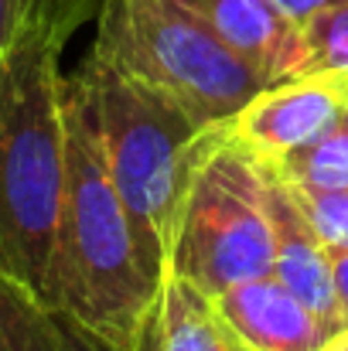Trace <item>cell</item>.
Instances as JSON below:
<instances>
[{"instance_id":"cell-1","label":"cell","mask_w":348,"mask_h":351,"mask_svg":"<svg viewBox=\"0 0 348 351\" xmlns=\"http://www.w3.org/2000/svg\"><path fill=\"white\" fill-rule=\"evenodd\" d=\"M157 297L116 191L82 75H65V188L45 300L110 351H130Z\"/></svg>"},{"instance_id":"cell-2","label":"cell","mask_w":348,"mask_h":351,"mask_svg":"<svg viewBox=\"0 0 348 351\" xmlns=\"http://www.w3.org/2000/svg\"><path fill=\"white\" fill-rule=\"evenodd\" d=\"M86 21L34 10L0 55V269L45 297L65 188L62 51Z\"/></svg>"},{"instance_id":"cell-3","label":"cell","mask_w":348,"mask_h":351,"mask_svg":"<svg viewBox=\"0 0 348 351\" xmlns=\"http://www.w3.org/2000/svg\"><path fill=\"white\" fill-rule=\"evenodd\" d=\"M76 72L89 89L103 157L126 205L140 263L161 283L202 126L164 89L110 65L93 48Z\"/></svg>"},{"instance_id":"cell-4","label":"cell","mask_w":348,"mask_h":351,"mask_svg":"<svg viewBox=\"0 0 348 351\" xmlns=\"http://www.w3.org/2000/svg\"><path fill=\"white\" fill-rule=\"evenodd\" d=\"M89 48L164 89L202 130L229 119L270 86L185 0H103Z\"/></svg>"},{"instance_id":"cell-5","label":"cell","mask_w":348,"mask_h":351,"mask_svg":"<svg viewBox=\"0 0 348 351\" xmlns=\"http://www.w3.org/2000/svg\"><path fill=\"white\" fill-rule=\"evenodd\" d=\"M167 269L188 276L212 297L242 280L273 273L263 164L219 126L198 136Z\"/></svg>"},{"instance_id":"cell-6","label":"cell","mask_w":348,"mask_h":351,"mask_svg":"<svg viewBox=\"0 0 348 351\" xmlns=\"http://www.w3.org/2000/svg\"><path fill=\"white\" fill-rule=\"evenodd\" d=\"M342 106L345 96L335 75H297L270 82L242 110L216 126L259 164H277L321 133Z\"/></svg>"},{"instance_id":"cell-7","label":"cell","mask_w":348,"mask_h":351,"mask_svg":"<svg viewBox=\"0 0 348 351\" xmlns=\"http://www.w3.org/2000/svg\"><path fill=\"white\" fill-rule=\"evenodd\" d=\"M216 304L249 351H321L338 331L273 273L216 293Z\"/></svg>"},{"instance_id":"cell-8","label":"cell","mask_w":348,"mask_h":351,"mask_svg":"<svg viewBox=\"0 0 348 351\" xmlns=\"http://www.w3.org/2000/svg\"><path fill=\"white\" fill-rule=\"evenodd\" d=\"M263 208L273 232V276L283 280L311 311L345 328L335 297L332 252L321 242V235L314 232L311 219L304 215L294 188L266 164H263Z\"/></svg>"},{"instance_id":"cell-9","label":"cell","mask_w":348,"mask_h":351,"mask_svg":"<svg viewBox=\"0 0 348 351\" xmlns=\"http://www.w3.org/2000/svg\"><path fill=\"white\" fill-rule=\"evenodd\" d=\"M185 3L266 82L304 75L308 69L304 31L273 0H185Z\"/></svg>"},{"instance_id":"cell-10","label":"cell","mask_w":348,"mask_h":351,"mask_svg":"<svg viewBox=\"0 0 348 351\" xmlns=\"http://www.w3.org/2000/svg\"><path fill=\"white\" fill-rule=\"evenodd\" d=\"M130 351H249L222 317L216 297L188 276L164 269L154 307Z\"/></svg>"},{"instance_id":"cell-11","label":"cell","mask_w":348,"mask_h":351,"mask_svg":"<svg viewBox=\"0 0 348 351\" xmlns=\"http://www.w3.org/2000/svg\"><path fill=\"white\" fill-rule=\"evenodd\" d=\"M0 351H110L45 297L0 269Z\"/></svg>"},{"instance_id":"cell-12","label":"cell","mask_w":348,"mask_h":351,"mask_svg":"<svg viewBox=\"0 0 348 351\" xmlns=\"http://www.w3.org/2000/svg\"><path fill=\"white\" fill-rule=\"evenodd\" d=\"M266 167H273L287 184L348 188V103L321 133H314L308 143H301L283 160Z\"/></svg>"},{"instance_id":"cell-13","label":"cell","mask_w":348,"mask_h":351,"mask_svg":"<svg viewBox=\"0 0 348 351\" xmlns=\"http://www.w3.org/2000/svg\"><path fill=\"white\" fill-rule=\"evenodd\" d=\"M308 69L304 75H342L348 72V0H332L304 24Z\"/></svg>"},{"instance_id":"cell-14","label":"cell","mask_w":348,"mask_h":351,"mask_svg":"<svg viewBox=\"0 0 348 351\" xmlns=\"http://www.w3.org/2000/svg\"><path fill=\"white\" fill-rule=\"evenodd\" d=\"M314 232L328 245V252L348 249V188H304L290 184Z\"/></svg>"},{"instance_id":"cell-15","label":"cell","mask_w":348,"mask_h":351,"mask_svg":"<svg viewBox=\"0 0 348 351\" xmlns=\"http://www.w3.org/2000/svg\"><path fill=\"white\" fill-rule=\"evenodd\" d=\"M103 7V0H0V55L10 45L14 31L21 27V21L34 10H62V14H76L82 21L96 17Z\"/></svg>"},{"instance_id":"cell-16","label":"cell","mask_w":348,"mask_h":351,"mask_svg":"<svg viewBox=\"0 0 348 351\" xmlns=\"http://www.w3.org/2000/svg\"><path fill=\"white\" fill-rule=\"evenodd\" d=\"M332 273H335V297H338V314L348 328V249L332 252Z\"/></svg>"},{"instance_id":"cell-17","label":"cell","mask_w":348,"mask_h":351,"mask_svg":"<svg viewBox=\"0 0 348 351\" xmlns=\"http://www.w3.org/2000/svg\"><path fill=\"white\" fill-rule=\"evenodd\" d=\"M290 21H297V24H304L311 14H318L325 3H332V0H273Z\"/></svg>"},{"instance_id":"cell-18","label":"cell","mask_w":348,"mask_h":351,"mask_svg":"<svg viewBox=\"0 0 348 351\" xmlns=\"http://www.w3.org/2000/svg\"><path fill=\"white\" fill-rule=\"evenodd\" d=\"M321 351H348V328L345 331H338V335H335V338H332Z\"/></svg>"},{"instance_id":"cell-19","label":"cell","mask_w":348,"mask_h":351,"mask_svg":"<svg viewBox=\"0 0 348 351\" xmlns=\"http://www.w3.org/2000/svg\"><path fill=\"white\" fill-rule=\"evenodd\" d=\"M335 79H338V86H342V96H345V103H348V72L335 75Z\"/></svg>"}]
</instances>
